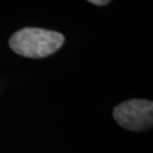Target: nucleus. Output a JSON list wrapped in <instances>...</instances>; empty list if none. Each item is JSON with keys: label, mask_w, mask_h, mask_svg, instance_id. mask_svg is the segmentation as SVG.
<instances>
[{"label": "nucleus", "mask_w": 153, "mask_h": 153, "mask_svg": "<svg viewBox=\"0 0 153 153\" xmlns=\"http://www.w3.org/2000/svg\"><path fill=\"white\" fill-rule=\"evenodd\" d=\"M64 35L42 28L27 27L18 30L9 39V46L15 53L31 59H41L54 54L62 47Z\"/></svg>", "instance_id": "nucleus-1"}, {"label": "nucleus", "mask_w": 153, "mask_h": 153, "mask_svg": "<svg viewBox=\"0 0 153 153\" xmlns=\"http://www.w3.org/2000/svg\"><path fill=\"white\" fill-rule=\"evenodd\" d=\"M115 121L130 131H143L153 125V102L132 99L119 103L114 109Z\"/></svg>", "instance_id": "nucleus-2"}, {"label": "nucleus", "mask_w": 153, "mask_h": 153, "mask_svg": "<svg viewBox=\"0 0 153 153\" xmlns=\"http://www.w3.org/2000/svg\"><path fill=\"white\" fill-rule=\"evenodd\" d=\"M88 2L94 5H97V6H103L109 3L108 0H90Z\"/></svg>", "instance_id": "nucleus-3"}]
</instances>
